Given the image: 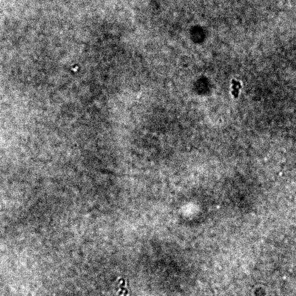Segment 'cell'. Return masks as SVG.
Instances as JSON below:
<instances>
[{
	"instance_id": "obj_1",
	"label": "cell",
	"mask_w": 296,
	"mask_h": 296,
	"mask_svg": "<svg viewBox=\"0 0 296 296\" xmlns=\"http://www.w3.org/2000/svg\"><path fill=\"white\" fill-rule=\"evenodd\" d=\"M205 34L204 30L201 28L195 27L191 30V35L194 41L197 42H202L205 38Z\"/></svg>"
}]
</instances>
